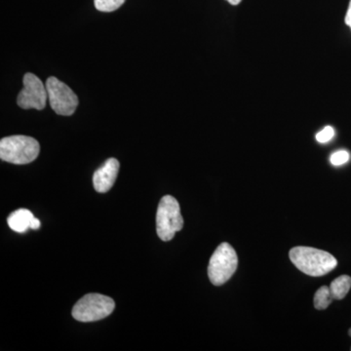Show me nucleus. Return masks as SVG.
<instances>
[{
  "label": "nucleus",
  "instance_id": "3",
  "mask_svg": "<svg viewBox=\"0 0 351 351\" xmlns=\"http://www.w3.org/2000/svg\"><path fill=\"white\" fill-rule=\"evenodd\" d=\"M184 228V219L181 214L179 202L173 196L162 197L158 205L156 214V232L159 239L170 241L174 239L176 232Z\"/></svg>",
  "mask_w": 351,
  "mask_h": 351
},
{
  "label": "nucleus",
  "instance_id": "2",
  "mask_svg": "<svg viewBox=\"0 0 351 351\" xmlns=\"http://www.w3.org/2000/svg\"><path fill=\"white\" fill-rule=\"evenodd\" d=\"M39 152L38 141L27 136H10L0 141V158L16 165L32 162L38 158Z\"/></svg>",
  "mask_w": 351,
  "mask_h": 351
},
{
  "label": "nucleus",
  "instance_id": "5",
  "mask_svg": "<svg viewBox=\"0 0 351 351\" xmlns=\"http://www.w3.org/2000/svg\"><path fill=\"white\" fill-rule=\"evenodd\" d=\"M114 307V301L108 295L88 294L73 306V317L80 322H94L108 317Z\"/></svg>",
  "mask_w": 351,
  "mask_h": 351
},
{
  "label": "nucleus",
  "instance_id": "14",
  "mask_svg": "<svg viewBox=\"0 0 351 351\" xmlns=\"http://www.w3.org/2000/svg\"><path fill=\"white\" fill-rule=\"evenodd\" d=\"M334 128L331 126H326L322 131L317 133V135H316V140H317V142H319L320 144H325V143H328L329 141H331L332 138H334Z\"/></svg>",
  "mask_w": 351,
  "mask_h": 351
},
{
  "label": "nucleus",
  "instance_id": "10",
  "mask_svg": "<svg viewBox=\"0 0 351 351\" xmlns=\"http://www.w3.org/2000/svg\"><path fill=\"white\" fill-rule=\"evenodd\" d=\"M332 299L343 300L348 295L351 288V277L348 276H339L329 286Z\"/></svg>",
  "mask_w": 351,
  "mask_h": 351
},
{
  "label": "nucleus",
  "instance_id": "6",
  "mask_svg": "<svg viewBox=\"0 0 351 351\" xmlns=\"http://www.w3.org/2000/svg\"><path fill=\"white\" fill-rule=\"evenodd\" d=\"M45 86L51 108L57 114L69 117L75 113L78 106V98L68 85L51 76L46 82Z\"/></svg>",
  "mask_w": 351,
  "mask_h": 351
},
{
  "label": "nucleus",
  "instance_id": "4",
  "mask_svg": "<svg viewBox=\"0 0 351 351\" xmlns=\"http://www.w3.org/2000/svg\"><path fill=\"white\" fill-rule=\"evenodd\" d=\"M239 267V258L232 245L221 243L210 258L208 276L216 286L228 282Z\"/></svg>",
  "mask_w": 351,
  "mask_h": 351
},
{
  "label": "nucleus",
  "instance_id": "11",
  "mask_svg": "<svg viewBox=\"0 0 351 351\" xmlns=\"http://www.w3.org/2000/svg\"><path fill=\"white\" fill-rule=\"evenodd\" d=\"M332 300L334 299H332L330 287L322 286L314 295V306L319 311H323L331 304Z\"/></svg>",
  "mask_w": 351,
  "mask_h": 351
},
{
  "label": "nucleus",
  "instance_id": "16",
  "mask_svg": "<svg viewBox=\"0 0 351 351\" xmlns=\"http://www.w3.org/2000/svg\"><path fill=\"white\" fill-rule=\"evenodd\" d=\"M40 226H41V223H40V221H39V219L38 218H36V217H34V219H32V225H31V228L32 230H38L39 228H40Z\"/></svg>",
  "mask_w": 351,
  "mask_h": 351
},
{
  "label": "nucleus",
  "instance_id": "12",
  "mask_svg": "<svg viewBox=\"0 0 351 351\" xmlns=\"http://www.w3.org/2000/svg\"><path fill=\"white\" fill-rule=\"evenodd\" d=\"M125 0H94L95 7L101 12H113L123 5Z\"/></svg>",
  "mask_w": 351,
  "mask_h": 351
},
{
  "label": "nucleus",
  "instance_id": "8",
  "mask_svg": "<svg viewBox=\"0 0 351 351\" xmlns=\"http://www.w3.org/2000/svg\"><path fill=\"white\" fill-rule=\"evenodd\" d=\"M119 161L110 158L93 175V186L100 193H108L112 188L119 172Z\"/></svg>",
  "mask_w": 351,
  "mask_h": 351
},
{
  "label": "nucleus",
  "instance_id": "7",
  "mask_svg": "<svg viewBox=\"0 0 351 351\" xmlns=\"http://www.w3.org/2000/svg\"><path fill=\"white\" fill-rule=\"evenodd\" d=\"M24 88L18 95L17 104L23 110H43L48 99L47 89L34 73H27L23 80Z\"/></svg>",
  "mask_w": 351,
  "mask_h": 351
},
{
  "label": "nucleus",
  "instance_id": "9",
  "mask_svg": "<svg viewBox=\"0 0 351 351\" xmlns=\"http://www.w3.org/2000/svg\"><path fill=\"white\" fill-rule=\"evenodd\" d=\"M34 219V214L27 209H19L13 212L7 219L9 228L14 232L24 233L29 228H31L32 219Z\"/></svg>",
  "mask_w": 351,
  "mask_h": 351
},
{
  "label": "nucleus",
  "instance_id": "1",
  "mask_svg": "<svg viewBox=\"0 0 351 351\" xmlns=\"http://www.w3.org/2000/svg\"><path fill=\"white\" fill-rule=\"evenodd\" d=\"M289 257L298 269L309 276H325L338 265V261L331 254L311 247H295L291 249Z\"/></svg>",
  "mask_w": 351,
  "mask_h": 351
},
{
  "label": "nucleus",
  "instance_id": "18",
  "mask_svg": "<svg viewBox=\"0 0 351 351\" xmlns=\"http://www.w3.org/2000/svg\"><path fill=\"white\" fill-rule=\"evenodd\" d=\"M348 335L351 337V329H350V331H348Z\"/></svg>",
  "mask_w": 351,
  "mask_h": 351
},
{
  "label": "nucleus",
  "instance_id": "17",
  "mask_svg": "<svg viewBox=\"0 0 351 351\" xmlns=\"http://www.w3.org/2000/svg\"><path fill=\"white\" fill-rule=\"evenodd\" d=\"M226 1L228 2V3L232 4V5H239L240 2L242 1V0H226Z\"/></svg>",
  "mask_w": 351,
  "mask_h": 351
},
{
  "label": "nucleus",
  "instance_id": "15",
  "mask_svg": "<svg viewBox=\"0 0 351 351\" xmlns=\"http://www.w3.org/2000/svg\"><path fill=\"white\" fill-rule=\"evenodd\" d=\"M345 21L346 24L351 29V0L350 2V6H348V12H346Z\"/></svg>",
  "mask_w": 351,
  "mask_h": 351
},
{
  "label": "nucleus",
  "instance_id": "13",
  "mask_svg": "<svg viewBox=\"0 0 351 351\" xmlns=\"http://www.w3.org/2000/svg\"><path fill=\"white\" fill-rule=\"evenodd\" d=\"M350 156L348 152L339 151L332 154L330 161H331L332 165L339 166L348 162V161L350 160Z\"/></svg>",
  "mask_w": 351,
  "mask_h": 351
}]
</instances>
